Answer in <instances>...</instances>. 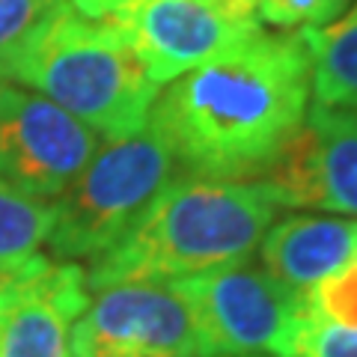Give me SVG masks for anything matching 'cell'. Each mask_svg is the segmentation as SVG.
<instances>
[{
  "mask_svg": "<svg viewBox=\"0 0 357 357\" xmlns=\"http://www.w3.org/2000/svg\"><path fill=\"white\" fill-rule=\"evenodd\" d=\"M312 77L301 30L244 39L158 93L149 126L182 173L259 178L310 110Z\"/></svg>",
  "mask_w": 357,
  "mask_h": 357,
  "instance_id": "6da1fadb",
  "label": "cell"
},
{
  "mask_svg": "<svg viewBox=\"0 0 357 357\" xmlns=\"http://www.w3.org/2000/svg\"><path fill=\"white\" fill-rule=\"evenodd\" d=\"M277 208L259 178L227 182L178 173L119 241L96 256L86 286L98 292L119 283H173L241 262L259 248Z\"/></svg>",
  "mask_w": 357,
  "mask_h": 357,
  "instance_id": "7a4b0ae2",
  "label": "cell"
},
{
  "mask_svg": "<svg viewBox=\"0 0 357 357\" xmlns=\"http://www.w3.org/2000/svg\"><path fill=\"white\" fill-rule=\"evenodd\" d=\"M3 81L51 98L107 140L146 128L161 93L107 18H86L66 0L13 57Z\"/></svg>",
  "mask_w": 357,
  "mask_h": 357,
  "instance_id": "3957f363",
  "label": "cell"
},
{
  "mask_svg": "<svg viewBox=\"0 0 357 357\" xmlns=\"http://www.w3.org/2000/svg\"><path fill=\"white\" fill-rule=\"evenodd\" d=\"M182 173L173 149L146 128L110 140L89 158L75 182L54 199V227L48 248L54 259H96L116 244L173 178Z\"/></svg>",
  "mask_w": 357,
  "mask_h": 357,
  "instance_id": "277c9868",
  "label": "cell"
},
{
  "mask_svg": "<svg viewBox=\"0 0 357 357\" xmlns=\"http://www.w3.org/2000/svg\"><path fill=\"white\" fill-rule=\"evenodd\" d=\"M170 286L188 307L199 357H286L301 321L310 316L307 292L283 286L248 259Z\"/></svg>",
  "mask_w": 357,
  "mask_h": 357,
  "instance_id": "5b68a950",
  "label": "cell"
},
{
  "mask_svg": "<svg viewBox=\"0 0 357 357\" xmlns=\"http://www.w3.org/2000/svg\"><path fill=\"white\" fill-rule=\"evenodd\" d=\"M107 21L155 84H170L262 30L253 0H119Z\"/></svg>",
  "mask_w": 357,
  "mask_h": 357,
  "instance_id": "8992f818",
  "label": "cell"
},
{
  "mask_svg": "<svg viewBox=\"0 0 357 357\" xmlns=\"http://www.w3.org/2000/svg\"><path fill=\"white\" fill-rule=\"evenodd\" d=\"M98 152V134L51 98L0 81V182L57 199Z\"/></svg>",
  "mask_w": 357,
  "mask_h": 357,
  "instance_id": "52a82bcc",
  "label": "cell"
},
{
  "mask_svg": "<svg viewBox=\"0 0 357 357\" xmlns=\"http://www.w3.org/2000/svg\"><path fill=\"white\" fill-rule=\"evenodd\" d=\"M69 357H199V349L170 283H119L98 289L75 321Z\"/></svg>",
  "mask_w": 357,
  "mask_h": 357,
  "instance_id": "ba28073f",
  "label": "cell"
},
{
  "mask_svg": "<svg viewBox=\"0 0 357 357\" xmlns=\"http://www.w3.org/2000/svg\"><path fill=\"white\" fill-rule=\"evenodd\" d=\"M259 182L280 208L357 215V107L316 102Z\"/></svg>",
  "mask_w": 357,
  "mask_h": 357,
  "instance_id": "9c48e42d",
  "label": "cell"
},
{
  "mask_svg": "<svg viewBox=\"0 0 357 357\" xmlns=\"http://www.w3.org/2000/svg\"><path fill=\"white\" fill-rule=\"evenodd\" d=\"M86 304L89 286L77 262L36 256L0 274V357H69Z\"/></svg>",
  "mask_w": 357,
  "mask_h": 357,
  "instance_id": "30bf717a",
  "label": "cell"
},
{
  "mask_svg": "<svg viewBox=\"0 0 357 357\" xmlns=\"http://www.w3.org/2000/svg\"><path fill=\"white\" fill-rule=\"evenodd\" d=\"M256 250L274 280L295 292H310L328 274L357 259V220L292 215L271 223Z\"/></svg>",
  "mask_w": 357,
  "mask_h": 357,
  "instance_id": "8fae6325",
  "label": "cell"
},
{
  "mask_svg": "<svg viewBox=\"0 0 357 357\" xmlns=\"http://www.w3.org/2000/svg\"><path fill=\"white\" fill-rule=\"evenodd\" d=\"M310 54L312 96L328 107H357V0L325 27L301 30Z\"/></svg>",
  "mask_w": 357,
  "mask_h": 357,
  "instance_id": "7c38bea8",
  "label": "cell"
},
{
  "mask_svg": "<svg viewBox=\"0 0 357 357\" xmlns=\"http://www.w3.org/2000/svg\"><path fill=\"white\" fill-rule=\"evenodd\" d=\"M54 227V203L30 197L18 188L0 182V274L27 265L42 256Z\"/></svg>",
  "mask_w": 357,
  "mask_h": 357,
  "instance_id": "4fadbf2b",
  "label": "cell"
},
{
  "mask_svg": "<svg viewBox=\"0 0 357 357\" xmlns=\"http://www.w3.org/2000/svg\"><path fill=\"white\" fill-rule=\"evenodd\" d=\"M307 310L312 319L357 331V259L312 286L307 292Z\"/></svg>",
  "mask_w": 357,
  "mask_h": 357,
  "instance_id": "5bb4252c",
  "label": "cell"
},
{
  "mask_svg": "<svg viewBox=\"0 0 357 357\" xmlns=\"http://www.w3.org/2000/svg\"><path fill=\"white\" fill-rule=\"evenodd\" d=\"M60 3L63 0H0V81L13 57Z\"/></svg>",
  "mask_w": 357,
  "mask_h": 357,
  "instance_id": "9a60e30c",
  "label": "cell"
},
{
  "mask_svg": "<svg viewBox=\"0 0 357 357\" xmlns=\"http://www.w3.org/2000/svg\"><path fill=\"white\" fill-rule=\"evenodd\" d=\"M256 18L280 30H304V27H325L337 21L349 0H253Z\"/></svg>",
  "mask_w": 357,
  "mask_h": 357,
  "instance_id": "2e32d148",
  "label": "cell"
},
{
  "mask_svg": "<svg viewBox=\"0 0 357 357\" xmlns=\"http://www.w3.org/2000/svg\"><path fill=\"white\" fill-rule=\"evenodd\" d=\"M286 357H357V331L307 316Z\"/></svg>",
  "mask_w": 357,
  "mask_h": 357,
  "instance_id": "e0dca14e",
  "label": "cell"
},
{
  "mask_svg": "<svg viewBox=\"0 0 357 357\" xmlns=\"http://www.w3.org/2000/svg\"><path fill=\"white\" fill-rule=\"evenodd\" d=\"M66 3L86 18H107L116 9L119 0H66Z\"/></svg>",
  "mask_w": 357,
  "mask_h": 357,
  "instance_id": "ac0fdd59",
  "label": "cell"
}]
</instances>
